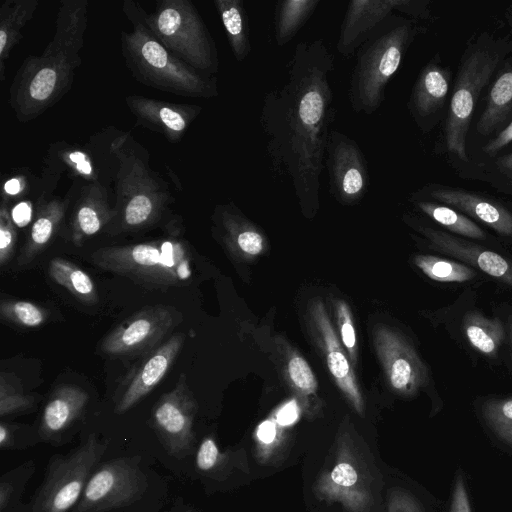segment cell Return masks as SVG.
I'll return each instance as SVG.
<instances>
[{
    "mask_svg": "<svg viewBox=\"0 0 512 512\" xmlns=\"http://www.w3.org/2000/svg\"><path fill=\"white\" fill-rule=\"evenodd\" d=\"M335 58L322 38L296 44L286 81L264 95L260 124L274 174L289 181L303 210L319 203L326 146L336 117Z\"/></svg>",
    "mask_w": 512,
    "mask_h": 512,
    "instance_id": "cell-1",
    "label": "cell"
},
{
    "mask_svg": "<svg viewBox=\"0 0 512 512\" xmlns=\"http://www.w3.org/2000/svg\"><path fill=\"white\" fill-rule=\"evenodd\" d=\"M88 0L59 3L54 35L40 55L28 56L9 88V105L19 122L36 119L72 88L88 25Z\"/></svg>",
    "mask_w": 512,
    "mask_h": 512,
    "instance_id": "cell-2",
    "label": "cell"
},
{
    "mask_svg": "<svg viewBox=\"0 0 512 512\" xmlns=\"http://www.w3.org/2000/svg\"><path fill=\"white\" fill-rule=\"evenodd\" d=\"M117 167L114 175L115 217L110 233L139 232L158 224L174 198L168 183L150 167V155L130 132H120L110 143Z\"/></svg>",
    "mask_w": 512,
    "mask_h": 512,
    "instance_id": "cell-3",
    "label": "cell"
},
{
    "mask_svg": "<svg viewBox=\"0 0 512 512\" xmlns=\"http://www.w3.org/2000/svg\"><path fill=\"white\" fill-rule=\"evenodd\" d=\"M143 7L125 0L122 10L132 25L122 31L121 53L131 75L141 84L178 96L214 98L219 95L215 76L201 73L172 54L149 30Z\"/></svg>",
    "mask_w": 512,
    "mask_h": 512,
    "instance_id": "cell-4",
    "label": "cell"
},
{
    "mask_svg": "<svg viewBox=\"0 0 512 512\" xmlns=\"http://www.w3.org/2000/svg\"><path fill=\"white\" fill-rule=\"evenodd\" d=\"M424 31L417 20L392 14L358 48L348 88L355 113L371 115L382 106L390 80L412 42Z\"/></svg>",
    "mask_w": 512,
    "mask_h": 512,
    "instance_id": "cell-5",
    "label": "cell"
},
{
    "mask_svg": "<svg viewBox=\"0 0 512 512\" xmlns=\"http://www.w3.org/2000/svg\"><path fill=\"white\" fill-rule=\"evenodd\" d=\"M91 259L100 269L148 289L187 286L194 276L190 246L178 237L102 247L93 252Z\"/></svg>",
    "mask_w": 512,
    "mask_h": 512,
    "instance_id": "cell-6",
    "label": "cell"
},
{
    "mask_svg": "<svg viewBox=\"0 0 512 512\" xmlns=\"http://www.w3.org/2000/svg\"><path fill=\"white\" fill-rule=\"evenodd\" d=\"M509 53L512 42L483 33L461 58L444 130L446 150L459 162H468L466 139L479 95Z\"/></svg>",
    "mask_w": 512,
    "mask_h": 512,
    "instance_id": "cell-7",
    "label": "cell"
},
{
    "mask_svg": "<svg viewBox=\"0 0 512 512\" xmlns=\"http://www.w3.org/2000/svg\"><path fill=\"white\" fill-rule=\"evenodd\" d=\"M143 19L155 37L176 57L197 71L218 72L215 41L190 0H158L153 12L143 9Z\"/></svg>",
    "mask_w": 512,
    "mask_h": 512,
    "instance_id": "cell-8",
    "label": "cell"
},
{
    "mask_svg": "<svg viewBox=\"0 0 512 512\" xmlns=\"http://www.w3.org/2000/svg\"><path fill=\"white\" fill-rule=\"evenodd\" d=\"M107 447L106 441L92 433L75 449L54 455L29 503L32 512H71Z\"/></svg>",
    "mask_w": 512,
    "mask_h": 512,
    "instance_id": "cell-9",
    "label": "cell"
},
{
    "mask_svg": "<svg viewBox=\"0 0 512 512\" xmlns=\"http://www.w3.org/2000/svg\"><path fill=\"white\" fill-rule=\"evenodd\" d=\"M148 479L136 458L117 457L99 463L71 512H113L138 502Z\"/></svg>",
    "mask_w": 512,
    "mask_h": 512,
    "instance_id": "cell-10",
    "label": "cell"
},
{
    "mask_svg": "<svg viewBox=\"0 0 512 512\" xmlns=\"http://www.w3.org/2000/svg\"><path fill=\"white\" fill-rule=\"evenodd\" d=\"M181 314L164 305L140 309L116 326L100 344V350L110 357L147 355L178 325Z\"/></svg>",
    "mask_w": 512,
    "mask_h": 512,
    "instance_id": "cell-11",
    "label": "cell"
},
{
    "mask_svg": "<svg viewBox=\"0 0 512 512\" xmlns=\"http://www.w3.org/2000/svg\"><path fill=\"white\" fill-rule=\"evenodd\" d=\"M197 408L185 374H181L176 386L163 394L154 405L151 413L152 427L170 455L185 457L193 448V425Z\"/></svg>",
    "mask_w": 512,
    "mask_h": 512,
    "instance_id": "cell-12",
    "label": "cell"
},
{
    "mask_svg": "<svg viewBox=\"0 0 512 512\" xmlns=\"http://www.w3.org/2000/svg\"><path fill=\"white\" fill-rule=\"evenodd\" d=\"M325 165L330 193L343 204L358 202L369 187L366 157L358 143L338 130L329 134Z\"/></svg>",
    "mask_w": 512,
    "mask_h": 512,
    "instance_id": "cell-13",
    "label": "cell"
},
{
    "mask_svg": "<svg viewBox=\"0 0 512 512\" xmlns=\"http://www.w3.org/2000/svg\"><path fill=\"white\" fill-rule=\"evenodd\" d=\"M185 341L183 333L172 335L167 341L144 356L119 386L114 411L123 414L146 397L164 378Z\"/></svg>",
    "mask_w": 512,
    "mask_h": 512,
    "instance_id": "cell-14",
    "label": "cell"
},
{
    "mask_svg": "<svg viewBox=\"0 0 512 512\" xmlns=\"http://www.w3.org/2000/svg\"><path fill=\"white\" fill-rule=\"evenodd\" d=\"M414 200H433L476 219L499 235L512 238V210L504 204L465 189L429 184L413 194Z\"/></svg>",
    "mask_w": 512,
    "mask_h": 512,
    "instance_id": "cell-15",
    "label": "cell"
},
{
    "mask_svg": "<svg viewBox=\"0 0 512 512\" xmlns=\"http://www.w3.org/2000/svg\"><path fill=\"white\" fill-rule=\"evenodd\" d=\"M125 103L138 126L157 132L172 143L183 138L202 112L199 105L174 103L137 94L125 96Z\"/></svg>",
    "mask_w": 512,
    "mask_h": 512,
    "instance_id": "cell-16",
    "label": "cell"
},
{
    "mask_svg": "<svg viewBox=\"0 0 512 512\" xmlns=\"http://www.w3.org/2000/svg\"><path fill=\"white\" fill-rule=\"evenodd\" d=\"M375 343L391 386L403 394H413L427 383V370L413 347L399 334L380 327Z\"/></svg>",
    "mask_w": 512,
    "mask_h": 512,
    "instance_id": "cell-17",
    "label": "cell"
},
{
    "mask_svg": "<svg viewBox=\"0 0 512 512\" xmlns=\"http://www.w3.org/2000/svg\"><path fill=\"white\" fill-rule=\"evenodd\" d=\"M449 82L450 72L439 56L433 57L420 71L407 106L422 131H430L437 123L447 98Z\"/></svg>",
    "mask_w": 512,
    "mask_h": 512,
    "instance_id": "cell-18",
    "label": "cell"
},
{
    "mask_svg": "<svg viewBox=\"0 0 512 512\" xmlns=\"http://www.w3.org/2000/svg\"><path fill=\"white\" fill-rule=\"evenodd\" d=\"M422 231L436 250L478 268L512 288V259L441 230L424 227Z\"/></svg>",
    "mask_w": 512,
    "mask_h": 512,
    "instance_id": "cell-19",
    "label": "cell"
},
{
    "mask_svg": "<svg viewBox=\"0 0 512 512\" xmlns=\"http://www.w3.org/2000/svg\"><path fill=\"white\" fill-rule=\"evenodd\" d=\"M398 0H352L348 3L336 44L338 53L351 58L380 24L394 14Z\"/></svg>",
    "mask_w": 512,
    "mask_h": 512,
    "instance_id": "cell-20",
    "label": "cell"
},
{
    "mask_svg": "<svg viewBox=\"0 0 512 512\" xmlns=\"http://www.w3.org/2000/svg\"><path fill=\"white\" fill-rule=\"evenodd\" d=\"M115 217L108 190L102 181L81 186L71 219V239L80 246L91 236L108 227Z\"/></svg>",
    "mask_w": 512,
    "mask_h": 512,
    "instance_id": "cell-21",
    "label": "cell"
},
{
    "mask_svg": "<svg viewBox=\"0 0 512 512\" xmlns=\"http://www.w3.org/2000/svg\"><path fill=\"white\" fill-rule=\"evenodd\" d=\"M311 313L321 338L331 375L354 407L361 412L363 402L355 375L322 303L315 302Z\"/></svg>",
    "mask_w": 512,
    "mask_h": 512,
    "instance_id": "cell-22",
    "label": "cell"
},
{
    "mask_svg": "<svg viewBox=\"0 0 512 512\" xmlns=\"http://www.w3.org/2000/svg\"><path fill=\"white\" fill-rule=\"evenodd\" d=\"M89 395L76 385H60L47 401L39 425L38 433L41 440L59 441L62 435L80 417Z\"/></svg>",
    "mask_w": 512,
    "mask_h": 512,
    "instance_id": "cell-23",
    "label": "cell"
},
{
    "mask_svg": "<svg viewBox=\"0 0 512 512\" xmlns=\"http://www.w3.org/2000/svg\"><path fill=\"white\" fill-rule=\"evenodd\" d=\"M70 195L69 191L65 198L41 197L28 238L18 257L20 266L32 262L59 230L71 201Z\"/></svg>",
    "mask_w": 512,
    "mask_h": 512,
    "instance_id": "cell-24",
    "label": "cell"
},
{
    "mask_svg": "<svg viewBox=\"0 0 512 512\" xmlns=\"http://www.w3.org/2000/svg\"><path fill=\"white\" fill-rule=\"evenodd\" d=\"M512 119V58H509L493 82L485 108L476 124L481 136H489Z\"/></svg>",
    "mask_w": 512,
    "mask_h": 512,
    "instance_id": "cell-25",
    "label": "cell"
},
{
    "mask_svg": "<svg viewBox=\"0 0 512 512\" xmlns=\"http://www.w3.org/2000/svg\"><path fill=\"white\" fill-rule=\"evenodd\" d=\"M39 0H5L0 7V80L11 51L22 38V29L34 17Z\"/></svg>",
    "mask_w": 512,
    "mask_h": 512,
    "instance_id": "cell-26",
    "label": "cell"
},
{
    "mask_svg": "<svg viewBox=\"0 0 512 512\" xmlns=\"http://www.w3.org/2000/svg\"><path fill=\"white\" fill-rule=\"evenodd\" d=\"M234 58L244 61L251 52L248 17L243 0H214Z\"/></svg>",
    "mask_w": 512,
    "mask_h": 512,
    "instance_id": "cell-27",
    "label": "cell"
},
{
    "mask_svg": "<svg viewBox=\"0 0 512 512\" xmlns=\"http://www.w3.org/2000/svg\"><path fill=\"white\" fill-rule=\"evenodd\" d=\"M464 334L470 345L486 356H495L505 339V327L498 318L469 311L463 319Z\"/></svg>",
    "mask_w": 512,
    "mask_h": 512,
    "instance_id": "cell-28",
    "label": "cell"
},
{
    "mask_svg": "<svg viewBox=\"0 0 512 512\" xmlns=\"http://www.w3.org/2000/svg\"><path fill=\"white\" fill-rule=\"evenodd\" d=\"M319 0H281L275 6L274 36L281 47L289 43L316 11Z\"/></svg>",
    "mask_w": 512,
    "mask_h": 512,
    "instance_id": "cell-29",
    "label": "cell"
},
{
    "mask_svg": "<svg viewBox=\"0 0 512 512\" xmlns=\"http://www.w3.org/2000/svg\"><path fill=\"white\" fill-rule=\"evenodd\" d=\"M49 275L79 301L86 304H95L98 301V292L94 281L75 263L55 257L49 263Z\"/></svg>",
    "mask_w": 512,
    "mask_h": 512,
    "instance_id": "cell-30",
    "label": "cell"
},
{
    "mask_svg": "<svg viewBox=\"0 0 512 512\" xmlns=\"http://www.w3.org/2000/svg\"><path fill=\"white\" fill-rule=\"evenodd\" d=\"M416 206L435 222L449 231L476 240L486 239L485 232L460 211L430 200H415Z\"/></svg>",
    "mask_w": 512,
    "mask_h": 512,
    "instance_id": "cell-31",
    "label": "cell"
},
{
    "mask_svg": "<svg viewBox=\"0 0 512 512\" xmlns=\"http://www.w3.org/2000/svg\"><path fill=\"white\" fill-rule=\"evenodd\" d=\"M415 264L429 278L446 283H462L474 279L477 272L467 264L431 255H419Z\"/></svg>",
    "mask_w": 512,
    "mask_h": 512,
    "instance_id": "cell-32",
    "label": "cell"
},
{
    "mask_svg": "<svg viewBox=\"0 0 512 512\" xmlns=\"http://www.w3.org/2000/svg\"><path fill=\"white\" fill-rule=\"evenodd\" d=\"M34 398L24 393L19 380L13 375L1 372L0 376V416L4 418L30 410Z\"/></svg>",
    "mask_w": 512,
    "mask_h": 512,
    "instance_id": "cell-33",
    "label": "cell"
},
{
    "mask_svg": "<svg viewBox=\"0 0 512 512\" xmlns=\"http://www.w3.org/2000/svg\"><path fill=\"white\" fill-rule=\"evenodd\" d=\"M0 315L4 320L30 328L41 326L48 318L43 307L24 300H3Z\"/></svg>",
    "mask_w": 512,
    "mask_h": 512,
    "instance_id": "cell-34",
    "label": "cell"
},
{
    "mask_svg": "<svg viewBox=\"0 0 512 512\" xmlns=\"http://www.w3.org/2000/svg\"><path fill=\"white\" fill-rule=\"evenodd\" d=\"M483 415L492 430L512 446V398L486 402Z\"/></svg>",
    "mask_w": 512,
    "mask_h": 512,
    "instance_id": "cell-35",
    "label": "cell"
},
{
    "mask_svg": "<svg viewBox=\"0 0 512 512\" xmlns=\"http://www.w3.org/2000/svg\"><path fill=\"white\" fill-rule=\"evenodd\" d=\"M17 242V231L9 210V200L2 197L0 206V265L7 264Z\"/></svg>",
    "mask_w": 512,
    "mask_h": 512,
    "instance_id": "cell-36",
    "label": "cell"
},
{
    "mask_svg": "<svg viewBox=\"0 0 512 512\" xmlns=\"http://www.w3.org/2000/svg\"><path fill=\"white\" fill-rule=\"evenodd\" d=\"M41 440L39 436L28 434L19 425L2 421L0 423L1 450H21L36 445Z\"/></svg>",
    "mask_w": 512,
    "mask_h": 512,
    "instance_id": "cell-37",
    "label": "cell"
},
{
    "mask_svg": "<svg viewBox=\"0 0 512 512\" xmlns=\"http://www.w3.org/2000/svg\"><path fill=\"white\" fill-rule=\"evenodd\" d=\"M288 374L292 383L304 393H313L316 379L309 364L301 356H293L288 362Z\"/></svg>",
    "mask_w": 512,
    "mask_h": 512,
    "instance_id": "cell-38",
    "label": "cell"
},
{
    "mask_svg": "<svg viewBox=\"0 0 512 512\" xmlns=\"http://www.w3.org/2000/svg\"><path fill=\"white\" fill-rule=\"evenodd\" d=\"M336 314L342 343L350 353L352 360L355 361L356 335L348 306L344 302L338 301Z\"/></svg>",
    "mask_w": 512,
    "mask_h": 512,
    "instance_id": "cell-39",
    "label": "cell"
},
{
    "mask_svg": "<svg viewBox=\"0 0 512 512\" xmlns=\"http://www.w3.org/2000/svg\"><path fill=\"white\" fill-rule=\"evenodd\" d=\"M430 2L427 0H398L397 12L417 20L430 17Z\"/></svg>",
    "mask_w": 512,
    "mask_h": 512,
    "instance_id": "cell-40",
    "label": "cell"
},
{
    "mask_svg": "<svg viewBox=\"0 0 512 512\" xmlns=\"http://www.w3.org/2000/svg\"><path fill=\"white\" fill-rule=\"evenodd\" d=\"M512 143V119L487 144L482 151L488 157L496 156L502 149Z\"/></svg>",
    "mask_w": 512,
    "mask_h": 512,
    "instance_id": "cell-41",
    "label": "cell"
},
{
    "mask_svg": "<svg viewBox=\"0 0 512 512\" xmlns=\"http://www.w3.org/2000/svg\"><path fill=\"white\" fill-rule=\"evenodd\" d=\"M331 479L337 485L349 487L356 483L358 475L354 467L349 463H339L333 468Z\"/></svg>",
    "mask_w": 512,
    "mask_h": 512,
    "instance_id": "cell-42",
    "label": "cell"
},
{
    "mask_svg": "<svg viewBox=\"0 0 512 512\" xmlns=\"http://www.w3.org/2000/svg\"><path fill=\"white\" fill-rule=\"evenodd\" d=\"M451 512H471L465 485L461 476H458L455 482Z\"/></svg>",
    "mask_w": 512,
    "mask_h": 512,
    "instance_id": "cell-43",
    "label": "cell"
},
{
    "mask_svg": "<svg viewBox=\"0 0 512 512\" xmlns=\"http://www.w3.org/2000/svg\"><path fill=\"white\" fill-rule=\"evenodd\" d=\"M298 418V406L295 400L285 404L277 413V422L281 425H290Z\"/></svg>",
    "mask_w": 512,
    "mask_h": 512,
    "instance_id": "cell-44",
    "label": "cell"
},
{
    "mask_svg": "<svg viewBox=\"0 0 512 512\" xmlns=\"http://www.w3.org/2000/svg\"><path fill=\"white\" fill-rule=\"evenodd\" d=\"M493 168L502 178L512 183V152L496 158Z\"/></svg>",
    "mask_w": 512,
    "mask_h": 512,
    "instance_id": "cell-45",
    "label": "cell"
},
{
    "mask_svg": "<svg viewBox=\"0 0 512 512\" xmlns=\"http://www.w3.org/2000/svg\"><path fill=\"white\" fill-rule=\"evenodd\" d=\"M11 215L14 223L16 222L18 225L27 223L31 218V207L29 202L19 203L14 207Z\"/></svg>",
    "mask_w": 512,
    "mask_h": 512,
    "instance_id": "cell-46",
    "label": "cell"
},
{
    "mask_svg": "<svg viewBox=\"0 0 512 512\" xmlns=\"http://www.w3.org/2000/svg\"><path fill=\"white\" fill-rule=\"evenodd\" d=\"M258 437L264 443H270L274 440L276 435L275 424L270 421H264L258 428Z\"/></svg>",
    "mask_w": 512,
    "mask_h": 512,
    "instance_id": "cell-47",
    "label": "cell"
},
{
    "mask_svg": "<svg viewBox=\"0 0 512 512\" xmlns=\"http://www.w3.org/2000/svg\"><path fill=\"white\" fill-rule=\"evenodd\" d=\"M24 191L22 180L19 178H12L8 180L3 188L2 197L10 200V197L21 194Z\"/></svg>",
    "mask_w": 512,
    "mask_h": 512,
    "instance_id": "cell-48",
    "label": "cell"
},
{
    "mask_svg": "<svg viewBox=\"0 0 512 512\" xmlns=\"http://www.w3.org/2000/svg\"><path fill=\"white\" fill-rule=\"evenodd\" d=\"M507 329H508V333H509L510 341H511V345H512V316H509V318L507 320Z\"/></svg>",
    "mask_w": 512,
    "mask_h": 512,
    "instance_id": "cell-49",
    "label": "cell"
},
{
    "mask_svg": "<svg viewBox=\"0 0 512 512\" xmlns=\"http://www.w3.org/2000/svg\"><path fill=\"white\" fill-rule=\"evenodd\" d=\"M506 18H507V21L509 23V26L511 27L512 29V5L508 8L507 10V13H506Z\"/></svg>",
    "mask_w": 512,
    "mask_h": 512,
    "instance_id": "cell-50",
    "label": "cell"
},
{
    "mask_svg": "<svg viewBox=\"0 0 512 512\" xmlns=\"http://www.w3.org/2000/svg\"><path fill=\"white\" fill-rule=\"evenodd\" d=\"M175 512H193V511L189 510L188 508H185V509L178 510V511H175Z\"/></svg>",
    "mask_w": 512,
    "mask_h": 512,
    "instance_id": "cell-51",
    "label": "cell"
}]
</instances>
